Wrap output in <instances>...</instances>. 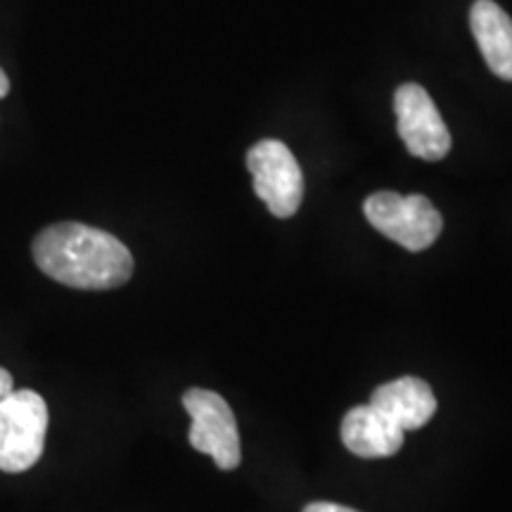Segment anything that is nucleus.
<instances>
[{"label": "nucleus", "instance_id": "nucleus-3", "mask_svg": "<svg viewBox=\"0 0 512 512\" xmlns=\"http://www.w3.org/2000/svg\"><path fill=\"white\" fill-rule=\"evenodd\" d=\"M363 214L384 238L394 240L408 252L432 247L444 230V219L425 195L375 192L363 202Z\"/></svg>", "mask_w": 512, "mask_h": 512}, {"label": "nucleus", "instance_id": "nucleus-9", "mask_svg": "<svg viewBox=\"0 0 512 512\" xmlns=\"http://www.w3.org/2000/svg\"><path fill=\"white\" fill-rule=\"evenodd\" d=\"M470 27L486 64L498 79L512 81V19L494 0H477Z\"/></svg>", "mask_w": 512, "mask_h": 512}, {"label": "nucleus", "instance_id": "nucleus-6", "mask_svg": "<svg viewBox=\"0 0 512 512\" xmlns=\"http://www.w3.org/2000/svg\"><path fill=\"white\" fill-rule=\"evenodd\" d=\"M394 110L399 136L413 157L439 162L448 155L451 133L425 88L418 83H403L394 95Z\"/></svg>", "mask_w": 512, "mask_h": 512}, {"label": "nucleus", "instance_id": "nucleus-4", "mask_svg": "<svg viewBox=\"0 0 512 512\" xmlns=\"http://www.w3.org/2000/svg\"><path fill=\"white\" fill-rule=\"evenodd\" d=\"M247 169L256 195L273 216L290 219L297 214L304 200V174L290 147L280 140H261L247 152Z\"/></svg>", "mask_w": 512, "mask_h": 512}, {"label": "nucleus", "instance_id": "nucleus-2", "mask_svg": "<svg viewBox=\"0 0 512 512\" xmlns=\"http://www.w3.org/2000/svg\"><path fill=\"white\" fill-rule=\"evenodd\" d=\"M48 418L46 399L31 389H12L0 399V470L19 475L41 460Z\"/></svg>", "mask_w": 512, "mask_h": 512}, {"label": "nucleus", "instance_id": "nucleus-1", "mask_svg": "<svg viewBox=\"0 0 512 512\" xmlns=\"http://www.w3.org/2000/svg\"><path fill=\"white\" fill-rule=\"evenodd\" d=\"M34 261L48 278L74 290H114L133 275V254L107 230L55 223L36 235Z\"/></svg>", "mask_w": 512, "mask_h": 512}, {"label": "nucleus", "instance_id": "nucleus-12", "mask_svg": "<svg viewBox=\"0 0 512 512\" xmlns=\"http://www.w3.org/2000/svg\"><path fill=\"white\" fill-rule=\"evenodd\" d=\"M8 93H10V79H8V74L0 69V100H3Z\"/></svg>", "mask_w": 512, "mask_h": 512}, {"label": "nucleus", "instance_id": "nucleus-11", "mask_svg": "<svg viewBox=\"0 0 512 512\" xmlns=\"http://www.w3.org/2000/svg\"><path fill=\"white\" fill-rule=\"evenodd\" d=\"M12 384H15L12 382V375L5 368H0V399L12 392Z\"/></svg>", "mask_w": 512, "mask_h": 512}, {"label": "nucleus", "instance_id": "nucleus-10", "mask_svg": "<svg viewBox=\"0 0 512 512\" xmlns=\"http://www.w3.org/2000/svg\"><path fill=\"white\" fill-rule=\"evenodd\" d=\"M302 512H358V510H351L347 505H339V503H328V501H316V503H309Z\"/></svg>", "mask_w": 512, "mask_h": 512}, {"label": "nucleus", "instance_id": "nucleus-5", "mask_svg": "<svg viewBox=\"0 0 512 512\" xmlns=\"http://www.w3.org/2000/svg\"><path fill=\"white\" fill-rule=\"evenodd\" d=\"M183 408L188 411L190 446L211 456L221 470H235L242 460L240 432L228 401L209 389H188L183 394Z\"/></svg>", "mask_w": 512, "mask_h": 512}, {"label": "nucleus", "instance_id": "nucleus-8", "mask_svg": "<svg viewBox=\"0 0 512 512\" xmlns=\"http://www.w3.org/2000/svg\"><path fill=\"white\" fill-rule=\"evenodd\" d=\"M342 444L358 458H389L401 451L403 432L375 406H356L342 420Z\"/></svg>", "mask_w": 512, "mask_h": 512}, {"label": "nucleus", "instance_id": "nucleus-7", "mask_svg": "<svg viewBox=\"0 0 512 512\" xmlns=\"http://www.w3.org/2000/svg\"><path fill=\"white\" fill-rule=\"evenodd\" d=\"M370 406L387 415L403 432L420 430L437 413V396L425 380L418 377H399L380 384L370 396Z\"/></svg>", "mask_w": 512, "mask_h": 512}]
</instances>
